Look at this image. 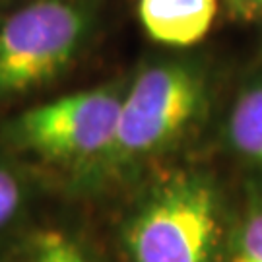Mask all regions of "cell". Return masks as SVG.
Returning a JSON list of instances; mask_svg holds the SVG:
<instances>
[{"instance_id":"obj_1","label":"cell","mask_w":262,"mask_h":262,"mask_svg":"<svg viewBox=\"0 0 262 262\" xmlns=\"http://www.w3.org/2000/svg\"><path fill=\"white\" fill-rule=\"evenodd\" d=\"M206 173L173 171L134 200L119 231L126 262H224L227 231Z\"/></svg>"},{"instance_id":"obj_2","label":"cell","mask_w":262,"mask_h":262,"mask_svg":"<svg viewBox=\"0 0 262 262\" xmlns=\"http://www.w3.org/2000/svg\"><path fill=\"white\" fill-rule=\"evenodd\" d=\"M206 78L190 62L161 60L126 84L117 128L103 158L85 175L111 181L173 150L206 111Z\"/></svg>"},{"instance_id":"obj_3","label":"cell","mask_w":262,"mask_h":262,"mask_svg":"<svg viewBox=\"0 0 262 262\" xmlns=\"http://www.w3.org/2000/svg\"><path fill=\"white\" fill-rule=\"evenodd\" d=\"M95 26L90 0H29L0 18V103L66 74L84 55Z\"/></svg>"},{"instance_id":"obj_4","label":"cell","mask_w":262,"mask_h":262,"mask_svg":"<svg viewBox=\"0 0 262 262\" xmlns=\"http://www.w3.org/2000/svg\"><path fill=\"white\" fill-rule=\"evenodd\" d=\"M124 90L117 80L33 105L2 126V140L12 150L85 175L111 144Z\"/></svg>"},{"instance_id":"obj_5","label":"cell","mask_w":262,"mask_h":262,"mask_svg":"<svg viewBox=\"0 0 262 262\" xmlns=\"http://www.w3.org/2000/svg\"><path fill=\"white\" fill-rule=\"evenodd\" d=\"M217 6V0H140L138 14L154 41L190 47L208 35Z\"/></svg>"},{"instance_id":"obj_6","label":"cell","mask_w":262,"mask_h":262,"mask_svg":"<svg viewBox=\"0 0 262 262\" xmlns=\"http://www.w3.org/2000/svg\"><path fill=\"white\" fill-rule=\"evenodd\" d=\"M0 262H99L74 235L43 227L24 235L0 253Z\"/></svg>"},{"instance_id":"obj_7","label":"cell","mask_w":262,"mask_h":262,"mask_svg":"<svg viewBox=\"0 0 262 262\" xmlns=\"http://www.w3.org/2000/svg\"><path fill=\"white\" fill-rule=\"evenodd\" d=\"M227 142L237 156L262 169V84L245 88L227 119Z\"/></svg>"},{"instance_id":"obj_8","label":"cell","mask_w":262,"mask_h":262,"mask_svg":"<svg viewBox=\"0 0 262 262\" xmlns=\"http://www.w3.org/2000/svg\"><path fill=\"white\" fill-rule=\"evenodd\" d=\"M224 262H262V192L249 188L239 215L227 231Z\"/></svg>"},{"instance_id":"obj_9","label":"cell","mask_w":262,"mask_h":262,"mask_svg":"<svg viewBox=\"0 0 262 262\" xmlns=\"http://www.w3.org/2000/svg\"><path fill=\"white\" fill-rule=\"evenodd\" d=\"M28 183L18 169L0 161V235L19 220L28 206Z\"/></svg>"},{"instance_id":"obj_10","label":"cell","mask_w":262,"mask_h":262,"mask_svg":"<svg viewBox=\"0 0 262 262\" xmlns=\"http://www.w3.org/2000/svg\"><path fill=\"white\" fill-rule=\"evenodd\" d=\"M227 8L235 18L253 19L262 14V0H227Z\"/></svg>"}]
</instances>
